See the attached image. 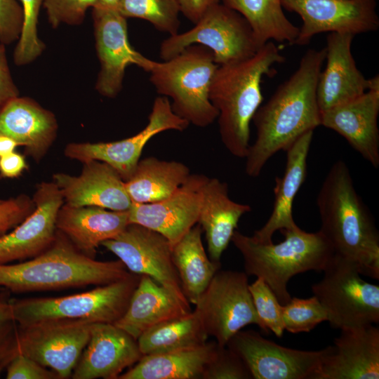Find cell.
<instances>
[{"label": "cell", "mask_w": 379, "mask_h": 379, "mask_svg": "<svg viewBox=\"0 0 379 379\" xmlns=\"http://www.w3.org/2000/svg\"><path fill=\"white\" fill-rule=\"evenodd\" d=\"M120 1L121 0H98V2L95 6L118 10Z\"/></svg>", "instance_id": "cell-48"}, {"label": "cell", "mask_w": 379, "mask_h": 379, "mask_svg": "<svg viewBox=\"0 0 379 379\" xmlns=\"http://www.w3.org/2000/svg\"><path fill=\"white\" fill-rule=\"evenodd\" d=\"M251 375L241 359L227 346L218 345L202 379H249Z\"/></svg>", "instance_id": "cell-38"}, {"label": "cell", "mask_w": 379, "mask_h": 379, "mask_svg": "<svg viewBox=\"0 0 379 379\" xmlns=\"http://www.w3.org/2000/svg\"><path fill=\"white\" fill-rule=\"evenodd\" d=\"M27 168L24 156L15 152L0 157V175L3 178L18 177Z\"/></svg>", "instance_id": "cell-46"}, {"label": "cell", "mask_w": 379, "mask_h": 379, "mask_svg": "<svg viewBox=\"0 0 379 379\" xmlns=\"http://www.w3.org/2000/svg\"><path fill=\"white\" fill-rule=\"evenodd\" d=\"M203 230L197 223L172 247V258L185 296L195 305L215 274L220 262L210 259L204 249Z\"/></svg>", "instance_id": "cell-31"}, {"label": "cell", "mask_w": 379, "mask_h": 379, "mask_svg": "<svg viewBox=\"0 0 379 379\" xmlns=\"http://www.w3.org/2000/svg\"><path fill=\"white\" fill-rule=\"evenodd\" d=\"M280 232L284 240L275 244L258 242L237 230L231 241L243 257L246 274L262 279L285 305L291 298L289 280L305 272H323L334 252L319 230L307 232L298 227Z\"/></svg>", "instance_id": "cell-5"}, {"label": "cell", "mask_w": 379, "mask_h": 379, "mask_svg": "<svg viewBox=\"0 0 379 379\" xmlns=\"http://www.w3.org/2000/svg\"><path fill=\"white\" fill-rule=\"evenodd\" d=\"M33 199L25 194L0 203V236L13 229L34 209Z\"/></svg>", "instance_id": "cell-41"}, {"label": "cell", "mask_w": 379, "mask_h": 379, "mask_svg": "<svg viewBox=\"0 0 379 379\" xmlns=\"http://www.w3.org/2000/svg\"><path fill=\"white\" fill-rule=\"evenodd\" d=\"M218 65L213 52L193 44L161 62L152 60L147 69L157 92L172 100V111L197 127H207L218 112L209 100V88Z\"/></svg>", "instance_id": "cell-6"}, {"label": "cell", "mask_w": 379, "mask_h": 379, "mask_svg": "<svg viewBox=\"0 0 379 379\" xmlns=\"http://www.w3.org/2000/svg\"><path fill=\"white\" fill-rule=\"evenodd\" d=\"M118 11L126 18L147 20L170 36L178 33L180 11L177 0H121Z\"/></svg>", "instance_id": "cell-34"}, {"label": "cell", "mask_w": 379, "mask_h": 379, "mask_svg": "<svg viewBox=\"0 0 379 379\" xmlns=\"http://www.w3.org/2000/svg\"><path fill=\"white\" fill-rule=\"evenodd\" d=\"M284 330L291 333H308L319 324L327 321V314L316 296L291 298L282 305Z\"/></svg>", "instance_id": "cell-36"}, {"label": "cell", "mask_w": 379, "mask_h": 379, "mask_svg": "<svg viewBox=\"0 0 379 379\" xmlns=\"http://www.w3.org/2000/svg\"><path fill=\"white\" fill-rule=\"evenodd\" d=\"M57 128L54 115L32 99L17 97L0 108V134L24 146L35 160L48 150Z\"/></svg>", "instance_id": "cell-27"}, {"label": "cell", "mask_w": 379, "mask_h": 379, "mask_svg": "<svg viewBox=\"0 0 379 379\" xmlns=\"http://www.w3.org/2000/svg\"><path fill=\"white\" fill-rule=\"evenodd\" d=\"M2 290V289H1ZM0 290V376L18 354V324L13 317L10 300Z\"/></svg>", "instance_id": "cell-39"}, {"label": "cell", "mask_w": 379, "mask_h": 379, "mask_svg": "<svg viewBox=\"0 0 379 379\" xmlns=\"http://www.w3.org/2000/svg\"><path fill=\"white\" fill-rule=\"evenodd\" d=\"M140 275L127 277L90 291L60 297L10 300L18 325L51 319H81L114 324L125 313Z\"/></svg>", "instance_id": "cell-7"}, {"label": "cell", "mask_w": 379, "mask_h": 379, "mask_svg": "<svg viewBox=\"0 0 379 379\" xmlns=\"http://www.w3.org/2000/svg\"><path fill=\"white\" fill-rule=\"evenodd\" d=\"M180 11L185 17L196 24L213 5L220 0H177Z\"/></svg>", "instance_id": "cell-45"}, {"label": "cell", "mask_w": 379, "mask_h": 379, "mask_svg": "<svg viewBox=\"0 0 379 379\" xmlns=\"http://www.w3.org/2000/svg\"><path fill=\"white\" fill-rule=\"evenodd\" d=\"M81 319H51L18 325V353L69 378L86 346L91 324Z\"/></svg>", "instance_id": "cell-11"}, {"label": "cell", "mask_w": 379, "mask_h": 379, "mask_svg": "<svg viewBox=\"0 0 379 379\" xmlns=\"http://www.w3.org/2000/svg\"><path fill=\"white\" fill-rule=\"evenodd\" d=\"M1 289H2V288H0V290H1Z\"/></svg>", "instance_id": "cell-50"}, {"label": "cell", "mask_w": 379, "mask_h": 379, "mask_svg": "<svg viewBox=\"0 0 379 379\" xmlns=\"http://www.w3.org/2000/svg\"><path fill=\"white\" fill-rule=\"evenodd\" d=\"M317 206L319 231L334 253L354 262L361 275L379 279V233L345 161L338 160L330 168Z\"/></svg>", "instance_id": "cell-2"}, {"label": "cell", "mask_w": 379, "mask_h": 379, "mask_svg": "<svg viewBox=\"0 0 379 379\" xmlns=\"http://www.w3.org/2000/svg\"><path fill=\"white\" fill-rule=\"evenodd\" d=\"M98 0H44L48 21L53 27L62 23L81 24L87 9L93 8Z\"/></svg>", "instance_id": "cell-40"}, {"label": "cell", "mask_w": 379, "mask_h": 379, "mask_svg": "<svg viewBox=\"0 0 379 379\" xmlns=\"http://www.w3.org/2000/svg\"><path fill=\"white\" fill-rule=\"evenodd\" d=\"M193 44L209 48L218 65L249 58L262 47L248 21L221 2L211 6L192 29L164 40L160 58L167 60Z\"/></svg>", "instance_id": "cell-9"}, {"label": "cell", "mask_w": 379, "mask_h": 379, "mask_svg": "<svg viewBox=\"0 0 379 379\" xmlns=\"http://www.w3.org/2000/svg\"><path fill=\"white\" fill-rule=\"evenodd\" d=\"M313 131H310L300 135L285 151L286 167L283 175L275 178L272 213L266 223L251 236L254 240L270 243L272 241L275 232L298 227L293 217V204L306 178L307 161Z\"/></svg>", "instance_id": "cell-24"}, {"label": "cell", "mask_w": 379, "mask_h": 379, "mask_svg": "<svg viewBox=\"0 0 379 379\" xmlns=\"http://www.w3.org/2000/svg\"><path fill=\"white\" fill-rule=\"evenodd\" d=\"M44 0H20L23 21L18 44L13 53L17 65L29 64L39 56L44 49L37 34L39 11Z\"/></svg>", "instance_id": "cell-35"}, {"label": "cell", "mask_w": 379, "mask_h": 379, "mask_svg": "<svg viewBox=\"0 0 379 379\" xmlns=\"http://www.w3.org/2000/svg\"><path fill=\"white\" fill-rule=\"evenodd\" d=\"M130 224L128 211H112L98 206H70L60 208L57 230L84 254L93 258L97 248L121 234Z\"/></svg>", "instance_id": "cell-25"}, {"label": "cell", "mask_w": 379, "mask_h": 379, "mask_svg": "<svg viewBox=\"0 0 379 379\" xmlns=\"http://www.w3.org/2000/svg\"><path fill=\"white\" fill-rule=\"evenodd\" d=\"M208 177L191 173L170 197L154 203L132 202L128 210L130 223L157 232L172 247L198 221L203 187Z\"/></svg>", "instance_id": "cell-18"}, {"label": "cell", "mask_w": 379, "mask_h": 379, "mask_svg": "<svg viewBox=\"0 0 379 379\" xmlns=\"http://www.w3.org/2000/svg\"><path fill=\"white\" fill-rule=\"evenodd\" d=\"M23 21L21 6L16 0H0V42L10 44L19 39Z\"/></svg>", "instance_id": "cell-42"}, {"label": "cell", "mask_w": 379, "mask_h": 379, "mask_svg": "<svg viewBox=\"0 0 379 379\" xmlns=\"http://www.w3.org/2000/svg\"><path fill=\"white\" fill-rule=\"evenodd\" d=\"M245 272L219 270L194 310L208 336L220 346L249 324L264 327L255 311Z\"/></svg>", "instance_id": "cell-10"}, {"label": "cell", "mask_w": 379, "mask_h": 379, "mask_svg": "<svg viewBox=\"0 0 379 379\" xmlns=\"http://www.w3.org/2000/svg\"><path fill=\"white\" fill-rule=\"evenodd\" d=\"M190 305L179 300L147 275H140L128 307L114 324L135 339L152 327L191 312Z\"/></svg>", "instance_id": "cell-28"}, {"label": "cell", "mask_w": 379, "mask_h": 379, "mask_svg": "<svg viewBox=\"0 0 379 379\" xmlns=\"http://www.w3.org/2000/svg\"><path fill=\"white\" fill-rule=\"evenodd\" d=\"M379 76L359 97L321 112V126L343 136L375 168L379 166Z\"/></svg>", "instance_id": "cell-19"}, {"label": "cell", "mask_w": 379, "mask_h": 379, "mask_svg": "<svg viewBox=\"0 0 379 379\" xmlns=\"http://www.w3.org/2000/svg\"><path fill=\"white\" fill-rule=\"evenodd\" d=\"M18 145L11 138L0 134V157L14 152Z\"/></svg>", "instance_id": "cell-47"}, {"label": "cell", "mask_w": 379, "mask_h": 379, "mask_svg": "<svg viewBox=\"0 0 379 379\" xmlns=\"http://www.w3.org/2000/svg\"><path fill=\"white\" fill-rule=\"evenodd\" d=\"M77 176L58 173L53 180L65 204L74 207L98 206L112 211H128L132 201L125 182L107 164L93 160L84 163Z\"/></svg>", "instance_id": "cell-22"}, {"label": "cell", "mask_w": 379, "mask_h": 379, "mask_svg": "<svg viewBox=\"0 0 379 379\" xmlns=\"http://www.w3.org/2000/svg\"><path fill=\"white\" fill-rule=\"evenodd\" d=\"M248 288L264 332L272 331L277 338H281L284 331L282 305L262 279L257 278Z\"/></svg>", "instance_id": "cell-37"}, {"label": "cell", "mask_w": 379, "mask_h": 379, "mask_svg": "<svg viewBox=\"0 0 379 379\" xmlns=\"http://www.w3.org/2000/svg\"><path fill=\"white\" fill-rule=\"evenodd\" d=\"M251 211L250 205L230 199L226 182L216 178H208L203 187L197 223L205 234L211 260L220 262L240 218Z\"/></svg>", "instance_id": "cell-26"}, {"label": "cell", "mask_w": 379, "mask_h": 379, "mask_svg": "<svg viewBox=\"0 0 379 379\" xmlns=\"http://www.w3.org/2000/svg\"><path fill=\"white\" fill-rule=\"evenodd\" d=\"M220 1L248 21L260 46L271 40L294 45L299 28L285 15L281 0Z\"/></svg>", "instance_id": "cell-32"}, {"label": "cell", "mask_w": 379, "mask_h": 379, "mask_svg": "<svg viewBox=\"0 0 379 379\" xmlns=\"http://www.w3.org/2000/svg\"><path fill=\"white\" fill-rule=\"evenodd\" d=\"M377 0H281L283 8L302 19L294 45L304 46L319 33L375 32L379 28Z\"/></svg>", "instance_id": "cell-15"}, {"label": "cell", "mask_w": 379, "mask_h": 379, "mask_svg": "<svg viewBox=\"0 0 379 379\" xmlns=\"http://www.w3.org/2000/svg\"><path fill=\"white\" fill-rule=\"evenodd\" d=\"M18 95V89L10 72L4 44H0V108Z\"/></svg>", "instance_id": "cell-44"}, {"label": "cell", "mask_w": 379, "mask_h": 379, "mask_svg": "<svg viewBox=\"0 0 379 379\" xmlns=\"http://www.w3.org/2000/svg\"><path fill=\"white\" fill-rule=\"evenodd\" d=\"M190 174L182 162L149 157L138 161L125 186L132 202L154 203L173 194Z\"/></svg>", "instance_id": "cell-30"}, {"label": "cell", "mask_w": 379, "mask_h": 379, "mask_svg": "<svg viewBox=\"0 0 379 379\" xmlns=\"http://www.w3.org/2000/svg\"><path fill=\"white\" fill-rule=\"evenodd\" d=\"M120 260L100 261L79 251L57 230L52 244L39 255L0 265V288L13 293L107 284L130 275Z\"/></svg>", "instance_id": "cell-4"}, {"label": "cell", "mask_w": 379, "mask_h": 379, "mask_svg": "<svg viewBox=\"0 0 379 379\" xmlns=\"http://www.w3.org/2000/svg\"><path fill=\"white\" fill-rule=\"evenodd\" d=\"M93 18L100 62L95 88L101 95L114 98L121 90L126 68L135 65L147 72L152 60L131 46L126 18L118 10L95 6Z\"/></svg>", "instance_id": "cell-16"}, {"label": "cell", "mask_w": 379, "mask_h": 379, "mask_svg": "<svg viewBox=\"0 0 379 379\" xmlns=\"http://www.w3.org/2000/svg\"><path fill=\"white\" fill-rule=\"evenodd\" d=\"M325 59V47L307 50L296 70L255 112L252 121L256 138L245 157L248 176L258 177L274 154L321 126L317 88Z\"/></svg>", "instance_id": "cell-1"}, {"label": "cell", "mask_w": 379, "mask_h": 379, "mask_svg": "<svg viewBox=\"0 0 379 379\" xmlns=\"http://www.w3.org/2000/svg\"><path fill=\"white\" fill-rule=\"evenodd\" d=\"M379 328L373 324L340 329L313 379H378Z\"/></svg>", "instance_id": "cell-21"}, {"label": "cell", "mask_w": 379, "mask_h": 379, "mask_svg": "<svg viewBox=\"0 0 379 379\" xmlns=\"http://www.w3.org/2000/svg\"><path fill=\"white\" fill-rule=\"evenodd\" d=\"M35 208L12 231L0 236V265L34 258L55 240L58 211L63 205L62 193L54 182L37 186Z\"/></svg>", "instance_id": "cell-17"}, {"label": "cell", "mask_w": 379, "mask_h": 379, "mask_svg": "<svg viewBox=\"0 0 379 379\" xmlns=\"http://www.w3.org/2000/svg\"><path fill=\"white\" fill-rule=\"evenodd\" d=\"M6 371L7 379H60L53 370L21 353L13 357Z\"/></svg>", "instance_id": "cell-43"}, {"label": "cell", "mask_w": 379, "mask_h": 379, "mask_svg": "<svg viewBox=\"0 0 379 379\" xmlns=\"http://www.w3.org/2000/svg\"><path fill=\"white\" fill-rule=\"evenodd\" d=\"M189 125L172 111L168 98L157 97L149 114L147 124L135 135L113 142L70 143L66 146L65 154L83 163L93 160L105 162L126 182L133 173L149 140L165 131H183Z\"/></svg>", "instance_id": "cell-12"}, {"label": "cell", "mask_w": 379, "mask_h": 379, "mask_svg": "<svg viewBox=\"0 0 379 379\" xmlns=\"http://www.w3.org/2000/svg\"><path fill=\"white\" fill-rule=\"evenodd\" d=\"M218 346L215 340L197 347L143 355L118 379H202Z\"/></svg>", "instance_id": "cell-29"}, {"label": "cell", "mask_w": 379, "mask_h": 379, "mask_svg": "<svg viewBox=\"0 0 379 379\" xmlns=\"http://www.w3.org/2000/svg\"><path fill=\"white\" fill-rule=\"evenodd\" d=\"M273 41L253 55L218 65L209 88V100L218 112L221 141L234 157L245 158L250 147V123L263 100L260 84L285 61Z\"/></svg>", "instance_id": "cell-3"}, {"label": "cell", "mask_w": 379, "mask_h": 379, "mask_svg": "<svg viewBox=\"0 0 379 379\" xmlns=\"http://www.w3.org/2000/svg\"><path fill=\"white\" fill-rule=\"evenodd\" d=\"M312 291L332 328L378 324L379 286L364 281L354 262L334 253Z\"/></svg>", "instance_id": "cell-8"}, {"label": "cell", "mask_w": 379, "mask_h": 379, "mask_svg": "<svg viewBox=\"0 0 379 379\" xmlns=\"http://www.w3.org/2000/svg\"><path fill=\"white\" fill-rule=\"evenodd\" d=\"M3 200L0 199V203Z\"/></svg>", "instance_id": "cell-49"}, {"label": "cell", "mask_w": 379, "mask_h": 379, "mask_svg": "<svg viewBox=\"0 0 379 379\" xmlns=\"http://www.w3.org/2000/svg\"><path fill=\"white\" fill-rule=\"evenodd\" d=\"M101 245L118 257L130 272L152 277L182 302L190 305L173 262L172 246L164 236L130 223L121 234Z\"/></svg>", "instance_id": "cell-13"}, {"label": "cell", "mask_w": 379, "mask_h": 379, "mask_svg": "<svg viewBox=\"0 0 379 379\" xmlns=\"http://www.w3.org/2000/svg\"><path fill=\"white\" fill-rule=\"evenodd\" d=\"M143 354L138 341L114 324L93 323L89 340L71 376L72 379H118Z\"/></svg>", "instance_id": "cell-20"}, {"label": "cell", "mask_w": 379, "mask_h": 379, "mask_svg": "<svg viewBox=\"0 0 379 379\" xmlns=\"http://www.w3.org/2000/svg\"><path fill=\"white\" fill-rule=\"evenodd\" d=\"M354 35L331 32L326 37V64L319 76L317 98L320 112L353 100L369 86L351 51Z\"/></svg>", "instance_id": "cell-23"}, {"label": "cell", "mask_w": 379, "mask_h": 379, "mask_svg": "<svg viewBox=\"0 0 379 379\" xmlns=\"http://www.w3.org/2000/svg\"><path fill=\"white\" fill-rule=\"evenodd\" d=\"M206 332L194 311L158 324L137 339L143 355L197 347L207 342Z\"/></svg>", "instance_id": "cell-33"}, {"label": "cell", "mask_w": 379, "mask_h": 379, "mask_svg": "<svg viewBox=\"0 0 379 379\" xmlns=\"http://www.w3.org/2000/svg\"><path fill=\"white\" fill-rule=\"evenodd\" d=\"M226 346L244 361L254 379H313L327 352L279 345L259 333L240 330Z\"/></svg>", "instance_id": "cell-14"}]
</instances>
